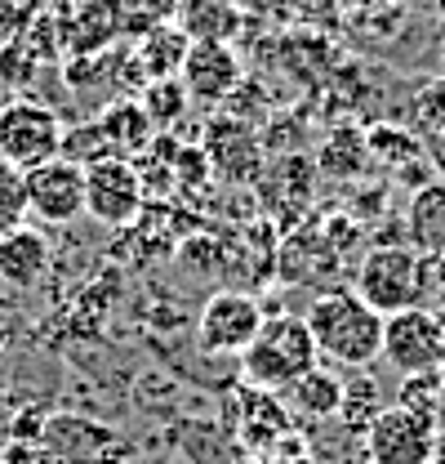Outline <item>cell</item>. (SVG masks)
Returning <instances> with one entry per match:
<instances>
[{"label": "cell", "instance_id": "1", "mask_svg": "<svg viewBox=\"0 0 445 464\" xmlns=\"http://www.w3.org/2000/svg\"><path fill=\"white\" fill-rule=\"evenodd\" d=\"M308 331H312V344L317 353L343 366V371H365L379 362V348H383V317L356 295V290H321L308 313H303Z\"/></svg>", "mask_w": 445, "mask_h": 464}, {"label": "cell", "instance_id": "2", "mask_svg": "<svg viewBox=\"0 0 445 464\" xmlns=\"http://www.w3.org/2000/svg\"><path fill=\"white\" fill-rule=\"evenodd\" d=\"M317 362H321V353L312 344L308 322L294 317V313H272V317H263L259 335L241 353V375H245V384H254V389L285 393V389H289L298 375H308Z\"/></svg>", "mask_w": 445, "mask_h": 464}, {"label": "cell", "instance_id": "3", "mask_svg": "<svg viewBox=\"0 0 445 464\" xmlns=\"http://www.w3.org/2000/svg\"><path fill=\"white\" fill-rule=\"evenodd\" d=\"M356 295L379 317H392L401 308L423 304V255H414L405 241L370 246L361 268H356Z\"/></svg>", "mask_w": 445, "mask_h": 464}, {"label": "cell", "instance_id": "4", "mask_svg": "<svg viewBox=\"0 0 445 464\" xmlns=\"http://www.w3.org/2000/svg\"><path fill=\"white\" fill-rule=\"evenodd\" d=\"M62 116L41 99H9L0 103V161L14 170H36L62 152Z\"/></svg>", "mask_w": 445, "mask_h": 464}, {"label": "cell", "instance_id": "5", "mask_svg": "<svg viewBox=\"0 0 445 464\" xmlns=\"http://www.w3.org/2000/svg\"><path fill=\"white\" fill-rule=\"evenodd\" d=\"M379 362H388L396 375H419V371H441L445 362V317L428 304L401 308L383 317V348Z\"/></svg>", "mask_w": 445, "mask_h": 464}, {"label": "cell", "instance_id": "6", "mask_svg": "<svg viewBox=\"0 0 445 464\" xmlns=\"http://www.w3.org/2000/svg\"><path fill=\"white\" fill-rule=\"evenodd\" d=\"M143 201H147V183L129 157H103V161L85 166V215L94 224L125 228L138 219Z\"/></svg>", "mask_w": 445, "mask_h": 464}, {"label": "cell", "instance_id": "7", "mask_svg": "<svg viewBox=\"0 0 445 464\" xmlns=\"http://www.w3.org/2000/svg\"><path fill=\"white\" fill-rule=\"evenodd\" d=\"M263 308L254 295L245 290H219L205 299L201 317H196V344L205 348L210 357H241L245 344L259 335L263 326Z\"/></svg>", "mask_w": 445, "mask_h": 464}, {"label": "cell", "instance_id": "8", "mask_svg": "<svg viewBox=\"0 0 445 464\" xmlns=\"http://www.w3.org/2000/svg\"><path fill=\"white\" fill-rule=\"evenodd\" d=\"M432 451H437L432 420L405 406H383L365 424V460L370 464H428Z\"/></svg>", "mask_w": 445, "mask_h": 464}, {"label": "cell", "instance_id": "9", "mask_svg": "<svg viewBox=\"0 0 445 464\" xmlns=\"http://www.w3.org/2000/svg\"><path fill=\"white\" fill-rule=\"evenodd\" d=\"M23 188H27V215H36L41 224L67 228L71 219L85 215V166H76L67 157H54V161L27 170Z\"/></svg>", "mask_w": 445, "mask_h": 464}, {"label": "cell", "instance_id": "10", "mask_svg": "<svg viewBox=\"0 0 445 464\" xmlns=\"http://www.w3.org/2000/svg\"><path fill=\"white\" fill-rule=\"evenodd\" d=\"M236 438L250 456H277L280 442H289V411L272 389L241 384L236 389Z\"/></svg>", "mask_w": 445, "mask_h": 464}, {"label": "cell", "instance_id": "11", "mask_svg": "<svg viewBox=\"0 0 445 464\" xmlns=\"http://www.w3.org/2000/svg\"><path fill=\"white\" fill-rule=\"evenodd\" d=\"M178 81L187 99L196 103H222L241 85V58L227 41H192V50L178 67Z\"/></svg>", "mask_w": 445, "mask_h": 464}, {"label": "cell", "instance_id": "12", "mask_svg": "<svg viewBox=\"0 0 445 464\" xmlns=\"http://www.w3.org/2000/svg\"><path fill=\"white\" fill-rule=\"evenodd\" d=\"M205 161L227 183H259L263 179V143L241 121H219V125H210Z\"/></svg>", "mask_w": 445, "mask_h": 464}, {"label": "cell", "instance_id": "13", "mask_svg": "<svg viewBox=\"0 0 445 464\" xmlns=\"http://www.w3.org/2000/svg\"><path fill=\"white\" fill-rule=\"evenodd\" d=\"M50 237L41 228H14L0 237V286L5 290H36L50 273Z\"/></svg>", "mask_w": 445, "mask_h": 464}, {"label": "cell", "instance_id": "14", "mask_svg": "<svg viewBox=\"0 0 445 464\" xmlns=\"http://www.w3.org/2000/svg\"><path fill=\"white\" fill-rule=\"evenodd\" d=\"M405 246L414 255H445V183L428 179L410 192L405 206Z\"/></svg>", "mask_w": 445, "mask_h": 464}, {"label": "cell", "instance_id": "15", "mask_svg": "<svg viewBox=\"0 0 445 464\" xmlns=\"http://www.w3.org/2000/svg\"><path fill=\"white\" fill-rule=\"evenodd\" d=\"M312 166H317L321 179H330V183H356V179H365V170H370L374 161H370V143H365L361 130L334 125L330 134L317 143Z\"/></svg>", "mask_w": 445, "mask_h": 464}, {"label": "cell", "instance_id": "16", "mask_svg": "<svg viewBox=\"0 0 445 464\" xmlns=\"http://www.w3.org/2000/svg\"><path fill=\"white\" fill-rule=\"evenodd\" d=\"M192 50V41L183 36L178 23H156L138 36V50H134V63H138V81H169L178 76L183 58Z\"/></svg>", "mask_w": 445, "mask_h": 464}, {"label": "cell", "instance_id": "17", "mask_svg": "<svg viewBox=\"0 0 445 464\" xmlns=\"http://www.w3.org/2000/svg\"><path fill=\"white\" fill-rule=\"evenodd\" d=\"M187 41H232L241 27L236 0H174Z\"/></svg>", "mask_w": 445, "mask_h": 464}, {"label": "cell", "instance_id": "18", "mask_svg": "<svg viewBox=\"0 0 445 464\" xmlns=\"http://www.w3.org/2000/svg\"><path fill=\"white\" fill-rule=\"evenodd\" d=\"M285 398L289 406L298 411V415H312V420H330L338 415V406H343V375L334 371V366H312L308 375H298L289 389H285Z\"/></svg>", "mask_w": 445, "mask_h": 464}, {"label": "cell", "instance_id": "19", "mask_svg": "<svg viewBox=\"0 0 445 464\" xmlns=\"http://www.w3.org/2000/svg\"><path fill=\"white\" fill-rule=\"evenodd\" d=\"M99 130H103V139L111 143V152L116 157H125V152H143L147 143H152V116L143 112V103L138 99H120V103H111L108 112L99 116Z\"/></svg>", "mask_w": 445, "mask_h": 464}, {"label": "cell", "instance_id": "20", "mask_svg": "<svg viewBox=\"0 0 445 464\" xmlns=\"http://www.w3.org/2000/svg\"><path fill=\"white\" fill-rule=\"evenodd\" d=\"M120 27H125V0H85L80 5V18H76L71 50L76 54H94L108 41H116Z\"/></svg>", "mask_w": 445, "mask_h": 464}, {"label": "cell", "instance_id": "21", "mask_svg": "<svg viewBox=\"0 0 445 464\" xmlns=\"http://www.w3.org/2000/svg\"><path fill=\"white\" fill-rule=\"evenodd\" d=\"M365 143H370V161H383L388 170H405L414 161H428L423 157V139L414 130H405V125H374L365 134Z\"/></svg>", "mask_w": 445, "mask_h": 464}, {"label": "cell", "instance_id": "22", "mask_svg": "<svg viewBox=\"0 0 445 464\" xmlns=\"http://www.w3.org/2000/svg\"><path fill=\"white\" fill-rule=\"evenodd\" d=\"M445 393V371H419V375H401V389H396V406L432 420L437 415V402Z\"/></svg>", "mask_w": 445, "mask_h": 464}, {"label": "cell", "instance_id": "23", "mask_svg": "<svg viewBox=\"0 0 445 464\" xmlns=\"http://www.w3.org/2000/svg\"><path fill=\"white\" fill-rule=\"evenodd\" d=\"M410 130L423 134V139L445 130V76L423 81V90L414 94V103H410Z\"/></svg>", "mask_w": 445, "mask_h": 464}, {"label": "cell", "instance_id": "24", "mask_svg": "<svg viewBox=\"0 0 445 464\" xmlns=\"http://www.w3.org/2000/svg\"><path fill=\"white\" fill-rule=\"evenodd\" d=\"M143 112L152 116V125H169V121H178V116L187 112V90H183V81H147L143 85Z\"/></svg>", "mask_w": 445, "mask_h": 464}, {"label": "cell", "instance_id": "25", "mask_svg": "<svg viewBox=\"0 0 445 464\" xmlns=\"http://www.w3.org/2000/svg\"><path fill=\"white\" fill-rule=\"evenodd\" d=\"M27 224V188L23 170H14L9 161H0V237Z\"/></svg>", "mask_w": 445, "mask_h": 464}, {"label": "cell", "instance_id": "26", "mask_svg": "<svg viewBox=\"0 0 445 464\" xmlns=\"http://www.w3.org/2000/svg\"><path fill=\"white\" fill-rule=\"evenodd\" d=\"M423 157H428L432 174L445 183V130H441V134H428V139H423Z\"/></svg>", "mask_w": 445, "mask_h": 464}, {"label": "cell", "instance_id": "27", "mask_svg": "<svg viewBox=\"0 0 445 464\" xmlns=\"http://www.w3.org/2000/svg\"><path fill=\"white\" fill-rule=\"evenodd\" d=\"M9 344H14V313L0 308V357L9 353Z\"/></svg>", "mask_w": 445, "mask_h": 464}, {"label": "cell", "instance_id": "28", "mask_svg": "<svg viewBox=\"0 0 445 464\" xmlns=\"http://www.w3.org/2000/svg\"><path fill=\"white\" fill-rule=\"evenodd\" d=\"M268 460H272V464H317L312 456H303V451H298L294 442H289L285 451H277V456H268Z\"/></svg>", "mask_w": 445, "mask_h": 464}, {"label": "cell", "instance_id": "29", "mask_svg": "<svg viewBox=\"0 0 445 464\" xmlns=\"http://www.w3.org/2000/svg\"><path fill=\"white\" fill-rule=\"evenodd\" d=\"M232 464H272V460H268V456H250V451H245V456H236Z\"/></svg>", "mask_w": 445, "mask_h": 464}, {"label": "cell", "instance_id": "30", "mask_svg": "<svg viewBox=\"0 0 445 464\" xmlns=\"http://www.w3.org/2000/svg\"><path fill=\"white\" fill-rule=\"evenodd\" d=\"M437 18H441V23H445V0H437Z\"/></svg>", "mask_w": 445, "mask_h": 464}, {"label": "cell", "instance_id": "31", "mask_svg": "<svg viewBox=\"0 0 445 464\" xmlns=\"http://www.w3.org/2000/svg\"><path fill=\"white\" fill-rule=\"evenodd\" d=\"M441 76H445V50H441Z\"/></svg>", "mask_w": 445, "mask_h": 464}, {"label": "cell", "instance_id": "32", "mask_svg": "<svg viewBox=\"0 0 445 464\" xmlns=\"http://www.w3.org/2000/svg\"><path fill=\"white\" fill-rule=\"evenodd\" d=\"M441 371H445V362H441Z\"/></svg>", "mask_w": 445, "mask_h": 464}]
</instances>
